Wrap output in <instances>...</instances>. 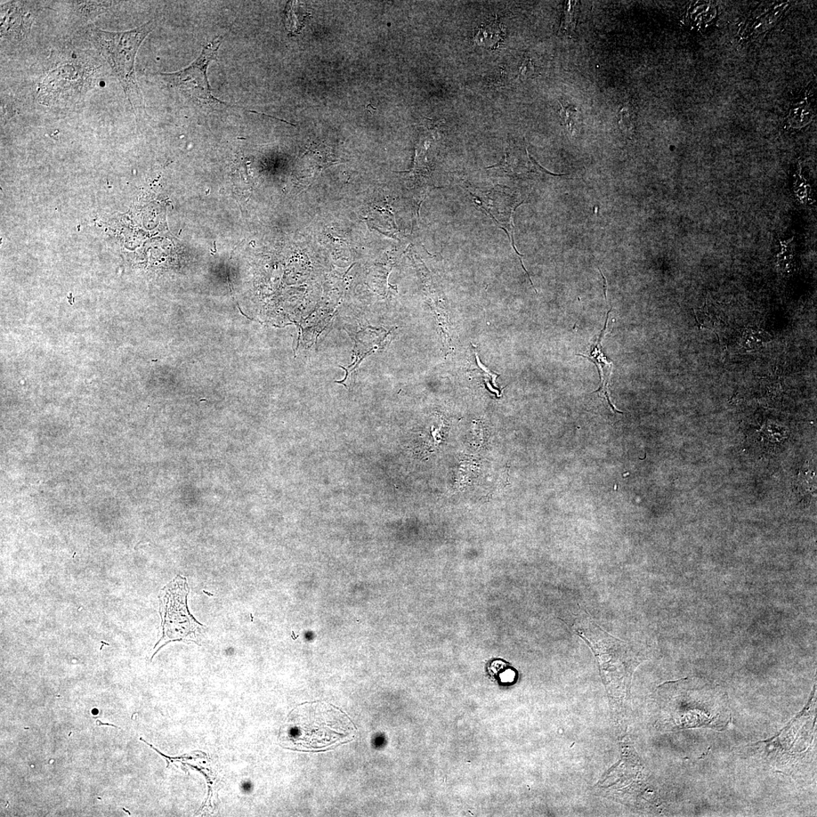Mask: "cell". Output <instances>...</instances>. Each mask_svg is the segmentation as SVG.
Returning <instances> with one entry per match:
<instances>
[{"instance_id":"obj_6","label":"cell","mask_w":817,"mask_h":817,"mask_svg":"<svg viewBox=\"0 0 817 817\" xmlns=\"http://www.w3.org/2000/svg\"><path fill=\"white\" fill-rule=\"evenodd\" d=\"M221 44V39H216L214 42L205 46L199 57L193 62L190 66L178 72L171 74H161L168 82L179 89L185 95L193 101L210 105H224L225 107H232L213 95L208 84L207 70L210 62L217 59L218 50Z\"/></svg>"},{"instance_id":"obj_11","label":"cell","mask_w":817,"mask_h":817,"mask_svg":"<svg viewBox=\"0 0 817 817\" xmlns=\"http://www.w3.org/2000/svg\"><path fill=\"white\" fill-rule=\"evenodd\" d=\"M114 2H91V1H77L75 3L77 12L86 19H93L105 12H107Z\"/></svg>"},{"instance_id":"obj_15","label":"cell","mask_w":817,"mask_h":817,"mask_svg":"<svg viewBox=\"0 0 817 817\" xmlns=\"http://www.w3.org/2000/svg\"><path fill=\"white\" fill-rule=\"evenodd\" d=\"M536 69L535 64L529 58H526L520 68V76L522 78L527 79L535 75Z\"/></svg>"},{"instance_id":"obj_16","label":"cell","mask_w":817,"mask_h":817,"mask_svg":"<svg viewBox=\"0 0 817 817\" xmlns=\"http://www.w3.org/2000/svg\"><path fill=\"white\" fill-rule=\"evenodd\" d=\"M15 111L16 108L14 107V104L11 102L10 98L7 99L6 97L4 99L2 98V119H10L15 115Z\"/></svg>"},{"instance_id":"obj_18","label":"cell","mask_w":817,"mask_h":817,"mask_svg":"<svg viewBox=\"0 0 817 817\" xmlns=\"http://www.w3.org/2000/svg\"><path fill=\"white\" fill-rule=\"evenodd\" d=\"M95 724H96V725H97V726H113V727L118 728V726H115V725H113V724H103V723H102L100 721H99V719H97V721L95 722Z\"/></svg>"},{"instance_id":"obj_4","label":"cell","mask_w":817,"mask_h":817,"mask_svg":"<svg viewBox=\"0 0 817 817\" xmlns=\"http://www.w3.org/2000/svg\"><path fill=\"white\" fill-rule=\"evenodd\" d=\"M190 587L187 579L177 576L160 592V613L163 637L158 645L161 647L175 641H192L197 643L203 631V625L190 614L187 606Z\"/></svg>"},{"instance_id":"obj_3","label":"cell","mask_w":817,"mask_h":817,"mask_svg":"<svg viewBox=\"0 0 817 817\" xmlns=\"http://www.w3.org/2000/svg\"><path fill=\"white\" fill-rule=\"evenodd\" d=\"M154 28L155 21H151L127 31H108L95 26L89 30L92 42L114 71L136 113L144 109L135 71L136 55L145 37Z\"/></svg>"},{"instance_id":"obj_10","label":"cell","mask_w":817,"mask_h":817,"mask_svg":"<svg viewBox=\"0 0 817 817\" xmlns=\"http://www.w3.org/2000/svg\"><path fill=\"white\" fill-rule=\"evenodd\" d=\"M770 340L766 331L757 328H746L741 336V344L747 350H755L763 346Z\"/></svg>"},{"instance_id":"obj_7","label":"cell","mask_w":817,"mask_h":817,"mask_svg":"<svg viewBox=\"0 0 817 817\" xmlns=\"http://www.w3.org/2000/svg\"><path fill=\"white\" fill-rule=\"evenodd\" d=\"M87 75L88 72L80 64L64 63L44 79L40 85V98L43 100L48 93H58L55 97L58 98L61 93L80 91Z\"/></svg>"},{"instance_id":"obj_5","label":"cell","mask_w":817,"mask_h":817,"mask_svg":"<svg viewBox=\"0 0 817 817\" xmlns=\"http://www.w3.org/2000/svg\"><path fill=\"white\" fill-rule=\"evenodd\" d=\"M591 647L600 664L603 681L612 698L624 700L632 679L633 671L636 666L627 645L616 640L612 636L597 640L583 634L578 633Z\"/></svg>"},{"instance_id":"obj_14","label":"cell","mask_w":817,"mask_h":817,"mask_svg":"<svg viewBox=\"0 0 817 817\" xmlns=\"http://www.w3.org/2000/svg\"><path fill=\"white\" fill-rule=\"evenodd\" d=\"M576 112L577 110L574 105L562 104L560 116L564 125L568 127L571 131L573 125V118L576 116Z\"/></svg>"},{"instance_id":"obj_2","label":"cell","mask_w":817,"mask_h":817,"mask_svg":"<svg viewBox=\"0 0 817 817\" xmlns=\"http://www.w3.org/2000/svg\"><path fill=\"white\" fill-rule=\"evenodd\" d=\"M679 693L662 701V721L669 730L710 728L724 731L731 722L729 700L716 685L698 681L684 683Z\"/></svg>"},{"instance_id":"obj_9","label":"cell","mask_w":817,"mask_h":817,"mask_svg":"<svg viewBox=\"0 0 817 817\" xmlns=\"http://www.w3.org/2000/svg\"><path fill=\"white\" fill-rule=\"evenodd\" d=\"M506 32L503 24L497 19L495 21L483 24L477 28L473 36V42L487 50H495L502 44Z\"/></svg>"},{"instance_id":"obj_17","label":"cell","mask_w":817,"mask_h":817,"mask_svg":"<svg viewBox=\"0 0 817 817\" xmlns=\"http://www.w3.org/2000/svg\"><path fill=\"white\" fill-rule=\"evenodd\" d=\"M527 152H528V151H527ZM528 156H529V158L530 160V164H531V172H532L544 173V174H547L549 175H553V176H556L567 175V174H555L550 173L548 171H547L546 169L542 167L538 163H537V161L529 155V152H528Z\"/></svg>"},{"instance_id":"obj_1","label":"cell","mask_w":817,"mask_h":817,"mask_svg":"<svg viewBox=\"0 0 817 817\" xmlns=\"http://www.w3.org/2000/svg\"><path fill=\"white\" fill-rule=\"evenodd\" d=\"M356 728L342 710L315 701L295 708L282 727L279 741L287 749L318 752L353 740Z\"/></svg>"},{"instance_id":"obj_13","label":"cell","mask_w":817,"mask_h":817,"mask_svg":"<svg viewBox=\"0 0 817 817\" xmlns=\"http://www.w3.org/2000/svg\"><path fill=\"white\" fill-rule=\"evenodd\" d=\"M618 126L623 134L627 138H632L634 134L633 120L630 116V111L627 107H623L619 111Z\"/></svg>"},{"instance_id":"obj_8","label":"cell","mask_w":817,"mask_h":817,"mask_svg":"<svg viewBox=\"0 0 817 817\" xmlns=\"http://www.w3.org/2000/svg\"><path fill=\"white\" fill-rule=\"evenodd\" d=\"M612 311V309H611L607 313V317H606L603 329L602 330L600 336L598 337L594 343L591 345V349H590L589 354L588 355L578 354V356H580V357H583L587 358L588 360L592 361L596 366L598 371H600L601 384L600 387H598V389L595 391L594 393H598L600 398H605L614 414H624V412L616 408L611 401L609 383L613 362L610 360L607 356L604 354L603 351L602 342L603 338L606 334V329H607L609 324V313Z\"/></svg>"},{"instance_id":"obj_12","label":"cell","mask_w":817,"mask_h":817,"mask_svg":"<svg viewBox=\"0 0 817 817\" xmlns=\"http://www.w3.org/2000/svg\"><path fill=\"white\" fill-rule=\"evenodd\" d=\"M577 3L576 1H566L564 16L562 21L561 31L564 34H571L576 30L577 24Z\"/></svg>"}]
</instances>
